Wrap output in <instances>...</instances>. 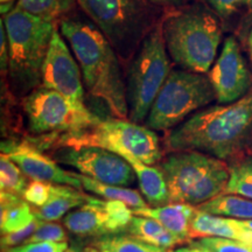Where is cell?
<instances>
[{"label": "cell", "mask_w": 252, "mask_h": 252, "mask_svg": "<svg viewBox=\"0 0 252 252\" xmlns=\"http://www.w3.org/2000/svg\"><path fill=\"white\" fill-rule=\"evenodd\" d=\"M167 152L197 151L220 160L249 156L252 151V91L230 104L208 106L167 133Z\"/></svg>", "instance_id": "cell-1"}, {"label": "cell", "mask_w": 252, "mask_h": 252, "mask_svg": "<svg viewBox=\"0 0 252 252\" xmlns=\"http://www.w3.org/2000/svg\"><path fill=\"white\" fill-rule=\"evenodd\" d=\"M59 27L80 65L88 93L105 103L116 118L126 119L125 75L110 41L89 18L68 15L60 21Z\"/></svg>", "instance_id": "cell-2"}, {"label": "cell", "mask_w": 252, "mask_h": 252, "mask_svg": "<svg viewBox=\"0 0 252 252\" xmlns=\"http://www.w3.org/2000/svg\"><path fill=\"white\" fill-rule=\"evenodd\" d=\"M162 34L172 61L185 70L207 74L223 36L220 18L202 2L168 11L161 19Z\"/></svg>", "instance_id": "cell-3"}, {"label": "cell", "mask_w": 252, "mask_h": 252, "mask_svg": "<svg viewBox=\"0 0 252 252\" xmlns=\"http://www.w3.org/2000/svg\"><path fill=\"white\" fill-rule=\"evenodd\" d=\"M2 20L9 49V82L13 93L25 97L42 84L43 64L58 24L28 14L15 6Z\"/></svg>", "instance_id": "cell-4"}, {"label": "cell", "mask_w": 252, "mask_h": 252, "mask_svg": "<svg viewBox=\"0 0 252 252\" xmlns=\"http://www.w3.org/2000/svg\"><path fill=\"white\" fill-rule=\"evenodd\" d=\"M82 12L98 27L123 62H130L145 37L161 20L147 0H76Z\"/></svg>", "instance_id": "cell-5"}, {"label": "cell", "mask_w": 252, "mask_h": 252, "mask_svg": "<svg viewBox=\"0 0 252 252\" xmlns=\"http://www.w3.org/2000/svg\"><path fill=\"white\" fill-rule=\"evenodd\" d=\"M169 59L160 20L145 37L126 69V99L131 122L141 124L146 121L172 71Z\"/></svg>", "instance_id": "cell-6"}, {"label": "cell", "mask_w": 252, "mask_h": 252, "mask_svg": "<svg viewBox=\"0 0 252 252\" xmlns=\"http://www.w3.org/2000/svg\"><path fill=\"white\" fill-rule=\"evenodd\" d=\"M56 147L96 146L112 151L121 156L131 154L146 165L154 166L162 160V147L156 132L147 126L126 119L115 118L102 121L89 130L78 133L47 135ZM53 141H47V149Z\"/></svg>", "instance_id": "cell-7"}, {"label": "cell", "mask_w": 252, "mask_h": 252, "mask_svg": "<svg viewBox=\"0 0 252 252\" xmlns=\"http://www.w3.org/2000/svg\"><path fill=\"white\" fill-rule=\"evenodd\" d=\"M215 99L208 75L174 69L154 100L145 126L153 131L173 130Z\"/></svg>", "instance_id": "cell-8"}, {"label": "cell", "mask_w": 252, "mask_h": 252, "mask_svg": "<svg viewBox=\"0 0 252 252\" xmlns=\"http://www.w3.org/2000/svg\"><path fill=\"white\" fill-rule=\"evenodd\" d=\"M23 108L28 130L33 134L78 133L102 122L88 108H80L58 91L43 86L24 97Z\"/></svg>", "instance_id": "cell-9"}, {"label": "cell", "mask_w": 252, "mask_h": 252, "mask_svg": "<svg viewBox=\"0 0 252 252\" xmlns=\"http://www.w3.org/2000/svg\"><path fill=\"white\" fill-rule=\"evenodd\" d=\"M53 159L103 184L128 187L137 179L132 166L124 158L102 147H56Z\"/></svg>", "instance_id": "cell-10"}, {"label": "cell", "mask_w": 252, "mask_h": 252, "mask_svg": "<svg viewBox=\"0 0 252 252\" xmlns=\"http://www.w3.org/2000/svg\"><path fill=\"white\" fill-rule=\"evenodd\" d=\"M133 210L122 201L99 200L90 196L83 206L63 219L65 229L82 238H100L127 231Z\"/></svg>", "instance_id": "cell-11"}, {"label": "cell", "mask_w": 252, "mask_h": 252, "mask_svg": "<svg viewBox=\"0 0 252 252\" xmlns=\"http://www.w3.org/2000/svg\"><path fill=\"white\" fill-rule=\"evenodd\" d=\"M41 86L58 91L80 108H87L81 68L59 30L55 31L50 41Z\"/></svg>", "instance_id": "cell-12"}, {"label": "cell", "mask_w": 252, "mask_h": 252, "mask_svg": "<svg viewBox=\"0 0 252 252\" xmlns=\"http://www.w3.org/2000/svg\"><path fill=\"white\" fill-rule=\"evenodd\" d=\"M208 76L220 104L243 98L252 88V76L235 36H228Z\"/></svg>", "instance_id": "cell-13"}, {"label": "cell", "mask_w": 252, "mask_h": 252, "mask_svg": "<svg viewBox=\"0 0 252 252\" xmlns=\"http://www.w3.org/2000/svg\"><path fill=\"white\" fill-rule=\"evenodd\" d=\"M220 161L197 151L171 152L163 158L159 167L165 175L171 202L185 203L189 191Z\"/></svg>", "instance_id": "cell-14"}, {"label": "cell", "mask_w": 252, "mask_h": 252, "mask_svg": "<svg viewBox=\"0 0 252 252\" xmlns=\"http://www.w3.org/2000/svg\"><path fill=\"white\" fill-rule=\"evenodd\" d=\"M1 154L7 156L33 180L67 185L78 189L83 188L77 173L63 169L59 162L52 157L46 156L42 150L32 141H1Z\"/></svg>", "instance_id": "cell-15"}, {"label": "cell", "mask_w": 252, "mask_h": 252, "mask_svg": "<svg viewBox=\"0 0 252 252\" xmlns=\"http://www.w3.org/2000/svg\"><path fill=\"white\" fill-rule=\"evenodd\" d=\"M133 210L134 215L146 216L158 220L160 224L171 231L176 237L184 242H189L191 238V223L197 212V208L188 203L169 202L160 207H144Z\"/></svg>", "instance_id": "cell-16"}, {"label": "cell", "mask_w": 252, "mask_h": 252, "mask_svg": "<svg viewBox=\"0 0 252 252\" xmlns=\"http://www.w3.org/2000/svg\"><path fill=\"white\" fill-rule=\"evenodd\" d=\"M193 237H220L252 244V231L245 228L242 220L212 215L198 209L191 223Z\"/></svg>", "instance_id": "cell-17"}, {"label": "cell", "mask_w": 252, "mask_h": 252, "mask_svg": "<svg viewBox=\"0 0 252 252\" xmlns=\"http://www.w3.org/2000/svg\"><path fill=\"white\" fill-rule=\"evenodd\" d=\"M121 157L133 168L141 194L150 206L160 207L171 202L165 175L160 167L146 165L127 153H123Z\"/></svg>", "instance_id": "cell-18"}, {"label": "cell", "mask_w": 252, "mask_h": 252, "mask_svg": "<svg viewBox=\"0 0 252 252\" xmlns=\"http://www.w3.org/2000/svg\"><path fill=\"white\" fill-rule=\"evenodd\" d=\"M90 198L81 189L67 185L53 184L50 197L45 206L35 208V217L47 222H55L64 219L69 213L83 206Z\"/></svg>", "instance_id": "cell-19"}, {"label": "cell", "mask_w": 252, "mask_h": 252, "mask_svg": "<svg viewBox=\"0 0 252 252\" xmlns=\"http://www.w3.org/2000/svg\"><path fill=\"white\" fill-rule=\"evenodd\" d=\"M220 18L224 30H252V0H201Z\"/></svg>", "instance_id": "cell-20"}, {"label": "cell", "mask_w": 252, "mask_h": 252, "mask_svg": "<svg viewBox=\"0 0 252 252\" xmlns=\"http://www.w3.org/2000/svg\"><path fill=\"white\" fill-rule=\"evenodd\" d=\"M1 216H0V229L1 234L18 231L25 228L36 219L34 209L23 196L17 194L1 191Z\"/></svg>", "instance_id": "cell-21"}, {"label": "cell", "mask_w": 252, "mask_h": 252, "mask_svg": "<svg viewBox=\"0 0 252 252\" xmlns=\"http://www.w3.org/2000/svg\"><path fill=\"white\" fill-rule=\"evenodd\" d=\"M127 232L147 243L168 249V250L174 249L176 245L185 243L181 238L173 235L158 220L146 216H133Z\"/></svg>", "instance_id": "cell-22"}, {"label": "cell", "mask_w": 252, "mask_h": 252, "mask_svg": "<svg viewBox=\"0 0 252 252\" xmlns=\"http://www.w3.org/2000/svg\"><path fill=\"white\" fill-rule=\"evenodd\" d=\"M197 209L216 216L252 220V200L232 194H220L197 206Z\"/></svg>", "instance_id": "cell-23"}, {"label": "cell", "mask_w": 252, "mask_h": 252, "mask_svg": "<svg viewBox=\"0 0 252 252\" xmlns=\"http://www.w3.org/2000/svg\"><path fill=\"white\" fill-rule=\"evenodd\" d=\"M78 178L82 182L83 189L97 195V196L103 197L104 200L122 201L128 207H131L132 209H138V208L147 206V203L143 198V194H140L138 190H134V189L103 184V182L96 181L83 174H78Z\"/></svg>", "instance_id": "cell-24"}, {"label": "cell", "mask_w": 252, "mask_h": 252, "mask_svg": "<svg viewBox=\"0 0 252 252\" xmlns=\"http://www.w3.org/2000/svg\"><path fill=\"white\" fill-rule=\"evenodd\" d=\"M76 0H17L15 7L43 20L58 24L70 15Z\"/></svg>", "instance_id": "cell-25"}, {"label": "cell", "mask_w": 252, "mask_h": 252, "mask_svg": "<svg viewBox=\"0 0 252 252\" xmlns=\"http://www.w3.org/2000/svg\"><path fill=\"white\" fill-rule=\"evenodd\" d=\"M99 252H169L165 248L152 245L131 234H115L100 237L94 242Z\"/></svg>", "instance_id": "cell-26"}, {"label": "cell", "mask_w": 252, "mask_h": 252, "mask_svg": "<svg viewBox=\"0 0 252 252\" xmlns=\"http://www.w3.org/2000/svg\"><path fill=\"white\" fill-rule=\"evenodd\" d=\"M223 194L239 195L252 200V154L229 163V180Z\"/></svg>", "instance_id": "cell-27"}, {"label": "cell", "mask_w": 252, "mask_h": 252, "mask_svg": "<svg viewBox=\"0 0 252 252\" xmlns=\"http://www.w3.org/2000/svg\"><path fill=\"white\" fill-rule=\"evenodd\" d=\"M26 174L21 171L14 161L5 154L0 156V186L1 191L17 194L23 196L25 189L30 182L27 181Z\"/></svg>", "instance_id": "cell-28"}, {"label": "cell", "mask_w": 252, "mask_h": 252, "mask_svg": "<svg viewBox=\"0 0 252 252\" xmlns=\"http://www.w3.org/2000/svg\"><path fill=\"white\" fill-rule=\"evenodd\" d=\"M39 242L65 243L68 242V234L65 229L59 223L41 220V224L36 229V231L25 243H39Z\"/></svg>", "instance_id": "cell-29"}, {"label": "cell", "mask_w": 252, "mask_h": 252, "mask_svg": "<svg viewBox=\"0 0 252 252\" xmlns=\"http://www.w3.org/2000/svg\"><path fill=\"white\" fill-rule=\"evenodd\" d=\"M212 252H252V244L235 239L220 237H202L194 241Z\"/></svg>", "instance_id": "cell-30"}, {"label": "cell", "mask_w": 252, "mask_h": 252, "mask_svg": "<svg viewBox=\"0 0 252 252\" xmlns=\"http://www.w3.org/2000/svg\"><path fill=\"white\" fill-rule=\"evenodd\" d=\"M52 182L33 180L31 181L25 189L23 197L31 206L41 208L48 202L50 193H52Z\"/></svg>", "instance_id": "cell-31"}, {"label": "cell", "mask_w": 252, "mask_h": 252, "mask_svg": "<svg viewBox=\"0 0 252 252\" xmlns=\"http://www.w3.org/2000/svg\"><path fill=\"white\" fill-rule=\"evenodd\" d=\"M40 224H41V220H39L36 217L33 222L25 226V228L18 230V231L2 235L1 241H0L1 242L2 251L7 250V249L18 247V245H21L23 243H25V242H26L27 239L36 231V229L39 228Z\"/></svg>", "instance_id": "cell-32"}, {"label": "cell", "mask_w": 252, "mask_h": 252, "mask_svg": "<svg viewBox=\"0 0 252 252\" xmlns=\"http://www.w3.org/2000/svg\"><path fill=\"white\" fill-rule=\"evenodd\" d=\"M68 249V242L65 243H24L18 247L7 249L2 252H64Z\"/></svg>", "instance_id": "cell-33"}, {"label": "cell", "mask_w": 252, "mask_h": 252, "mask_svg": "<svg viewBox=\"0 0 252 252\" xmlns=\"http://www.w3.org/2000/svg\"><path fill=\"white\" fill-rule=\"evenodd\" d=\"M0 62H1V71H8V62H9V49L7 33H6V27L4 20L0 21Z\"/></svg>", "instance_id": "cell-34"}, {"label": "cell", "mask_w": 252, "mask_h": 252, "mask_svg": "<svg viewBox=\"0 0 252 252\" xmlns=\"http://www.w3.org/2000/svg\"><path fill=\"white\" fill-rule=\"evenodd\" d=\"M147 1L153 4L159 8H176L186 4V0H147Z\"/></svg>", "instance_id": "cell-35"}, {"label": "cell", "mask_w": 252, "mask_h": 252, "mask_svg": "<svg viewBox=\"0 0 252 252\" xmlns=\"http://www.w3.org/2000/svg\"><path fill=\"white\" fill-rule=\"evenodd\" d=\"M169 252H212V251L208 250L206 248L201 247V245L196 244L194 241H191L190 245H188V247H180V248L172 249Z\"/></svg>", "instance_id": "cell-36"}, {"label": "cell", "mask_w": 252, "mask_h": 252, "mask_svg": "<svg viewBox=\"0 0 252 252\" xmlns=\"http://www.w3.org/2000/svg\"><path fill=\"white\" fill-rule=\"evenodd\" d=\"M64 252H99V251L94 247H87V248L71 247V248H68Z\"/></svg>", "instance_id": "cell-37"}, {"label": "cell", "mask_w": 252, "mask_h": 252, "mask_svg": "<svg viewBox=\"0 0 252 252\" xmlns=\"http://www.w3.org/2000/svg\"><path fill=\"white\" fill-rule=\"evenodd\" d=\"M0 1H1V13L2 14H6V13H8L9 11H11V9H9L8 7H14L15 5H13V0H0Z\"/></svg>", "instance_id": "cell-38"}, {"label": "cell", "mask_w": 252, "mask_h": 252, "mask_svg": "<svg viewBox=\"0 0 252 252\" xmlns=\"http://www.w3.org/2000/svg\"><path fill=\"white\" fill-rule=\"evenodd\" d=\"M248 46H249V52H250V58L252 61V30L249 33V37H248Z\"/></svg>", "instance_id": "cell-39"}, {"label": "cell", "mask_w": 252, "mask_h": 252, "mask_svg": "<svg viewBox=\"0 0 252 252\" xmlns=\"http://www.w3.org/2000/svg\"><path fill=\"white\" fill-rule=\"evenodd\" d=\"M242 223H243L245 228L252 231V220H242Z\"/></svg>", "instance_id": "cell-40"}]
</instances>
